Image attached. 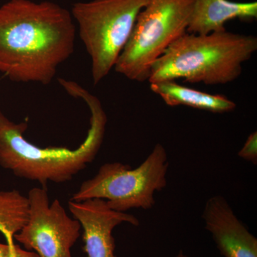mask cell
<instances>
[{
    "label": "cell",
    "mask_w": 257,
    "mask_h": 257,
    "mask_svg": "<svg viewBox=\"0 0 257 257\" xmlns=\"http://www.w3.org/2000/svg\"><path fill=\"white\" fill-rule=\"evenodd\" d=\"M194 0H149L116 61L115 72L132 81L148 80L155 61L187 33Z\"/></svg>",
    "instance_id": "8992f818"
},
{
    "label": "cell",
    "mask_w": 257,
    "mask_h": 257,
    "mask_svg": "<svg viewBox=\"0 0 257 257\" xmlns=\"http://www.w3.org/2000/svg\"><path fill=\"white\" fill-rule=\"evenodd\" d=\"M68 208L72 217L80 223L83 249L87 257H116L113 230L123 223L136 226L140 224L133 214L113 210L103 199L69 200Z\"/></svg>",
    "instance_id": "ba28073f"
},
{
    "label": "cell",
    "mask_w": 257,
    "mask_h": 257,
    "mask_svg": "<svg viewBox=\"0 0 257 257\" xmlns=\"http://www.w3.org/2000/svg\"><path fill=\"white\" fill-rule=\"evenodd\" d=\"M29 213L28 197L17 189L0 191V232L6 240L14 239L28 222Z\"/></svg>",
    "instance_id": "7c38bea8"
},
{
    "label": "cell",
    "mask_w": 257,
    "mask_h": 257,
    "mask_svg": "<svg viewBox=\"0 0 257 257\" xmlns=\"http://www.w3.org/2000/svg\"><path fill=\"white\" fill-rule=\"evenodd\" d=\"M168 167L167 151L163 145L157 144L143 163L133 170L120 162L101 165L94 177L82 182L70 200L103 199L119 212L152 209L155 192L167 186Z\"/></svg>",
    "instance_id": "5b68a950"
},
{
    "label": "cell",
    "mask_w": 257,
    "mask_h": 257,
    "mask_svg": "<svg viewBox=\"0 0 257 257\" xmlns=\"http://www.w3.org/2000/svg\"><path fill=\"white\" fill-rule=\"evenodd\" d=\"M148 3L149 0H92L72 6L71 14L91 59L94 86L114 68L139 14Z\"/></svg>",
    "instance_id": "277c9868"
},
{
    "label": "cell",
    "mask_w": 257,
    "mask_h": 257,
    "mask_svg": "<svg viewBox=\"0 0 257 257\" xmlns=\"http://www.w3.org/2000/svg\"><path fill=\"white\" fill-rule=\"evenodd\" d=\"M257 18V3L229 0H194L187 32L206 35L226 30L225 24L238 19L251 23Z\"/></svg>",
    "instance_id": "30bf717a"
},
{
    "label": "cell",
    "mask_w": 257,
    "mask_h": 257,
    "mask_svg": "<svg viewBox=\"0 0 257 257\" xmlns=\"http://www.w3.org/2000/svg\"><path fill=\"white\" fill-rule=\"evenodd\" d=\"M257 50V37L226 30L206 35L184 34L159 57L150 69V83L184 82L222 85L234 82L242 64Z\"/></svg>",
    "instance_id": "3957f363"
},
{
    "label": "cell",
    "mask_w": 257,
    "mask_h": 257,
    "mask_svg": "<svg viewBox=\"0 0 257 257\" xmlns=\"http://www.w3.org/2000/svg\"><path fill=\"white\" fill-rule=\"evenodd\" d=\"M0 257H39L34 251L23 249L15 244L14 240H7V243H0Z\"/></svg>",
    "instance_id": "4fadbf2b"
},
{
    "label": "cell",
    "mask_w": 257,
    "mask_h": 257,
    "mask_svg": "<svg viewBox=\"0 0 257 257\" xmlns=\"http://www.w3.org/2000/svg\"><path fill=\"white\" fill-rule=\"evenodd\" d=\"M202 219L216 247L224 257H257V239L235 214L224 197L206 202Z\"/></svg>",
    "instance_id": "9c48e42d"
},
{
    "label": "cell",
    "mask_w": 257,
    "mask_h": 257,
    "mask_svg": "<svg viewBox=\"0 0 257 257\" xmlns=\"http://www.w3.org/2000/svg\"><path fill=\"white\" fill-rule=\"evenodd\" d=\"M69 95L82 99L90 111L89 130L78 147H40L25 138L27 122L16 123L0 110V167L18 178L35 181L47 188L49 182L63 184L92 163L100 150L107 116L100 100L78 83L58 79Z\"/></svg>",
    "instance_id": "7a4b0ae2"
},
{
    "label": "cell",
    "mask_w": 257,
    "mask_h": 257,
    "mask_svg": "<svg viewBox=\"0 0 257 257\" xmlns=\"http://www.w3.org/2000/svg\"><path fill=\"white\" fill-rule=\"evenodd\" d=\"M27 224L14 239L39 257H72L71 249L80 236V223L70 217L58 199L50 202L45 187L29 191Z\"/></svg>",
    "instance_id": "52a82bcc"
},
{
    "label": "cell",
    "mask_w": 257,
    "mask_h": 257,
    "mask_svg": "<svg viewBox=\"0 0 257 257\" xmlns=\"http://www.w3.org/2000/svg\"><path fill=\"white\" fill-rule=\"evenodd\" d=\"M172 257H190V256H189L188 255H187V254H185V253H184L183 252V251H179V252L178 253H177V255H175V256H172Z\"/></svg>",
    "instance_id": "9a60e30c"
},
{
    "label": "cell",
    "mask_w": 257,
    "mask_h": 257,
    "mask_svg": "<svg viewBox=\"0 0 257 257\" xmlns=\"http://www.w3.org/2000/svg\"><path fill=\"white\" fill-rule=\"evenodd\" d=\"M238 156L243 160L256 165L257 133L253 132L246 139L242 148L238 152Z\"/></svg>",
    "instance_id": "5bb4252c"
},
{
    "label": "cell",
    "mask_w": 257,
    "mask_h": 257,
    "mask_svg": "<svg viewBox=\"0 0 257 257\" xmlns=\"http://www.w3.org/2000/svg\"><path fill=\"white\" fill-rule=\"evenodd\" d=\"M75 37L71 12L60 5L10 0L0 7V73L48 85L73 54Z\"/></svg>",
    "instance_id": "6da1fadb"
},
{
    "label": "cell",
    "mask_w": 257,
    "mask_h": 257,
    "mask_svg": "<svg viewBox=\"0 0 257 257\" xmlns=\"http://www.w3.org/2000/svg\"><path fill=\"white\" fill-rule=\"evenodd\" d=\"M150 89L168 106H187L216 114L231 112L236 107L234 101L225 96L209 94L184 87L176 81L150 83Z\"/></svg>",
    "instance_id": "8fae6325"
}]
</instances>
